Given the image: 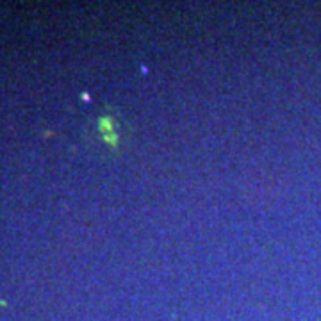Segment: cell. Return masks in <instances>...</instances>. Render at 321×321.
<instances>
[{
    "mask_svg": "<svg viewBox=\"0 0 321 321\" xmlns=\"http://www.w3.org/2000/svg\"><path fill=\"white\" fill-rule=\"evenodd\" d=\"M99 125H100V134H102V138L106 139L109 145H116L118 143V132L114 131L113 121L107 120V118H102Z\"/></svg>",
    "mask_w": 321,
    "mask_h": 321,
    "instance_id": "1",
    "label": "cell"
}]
</instances>
